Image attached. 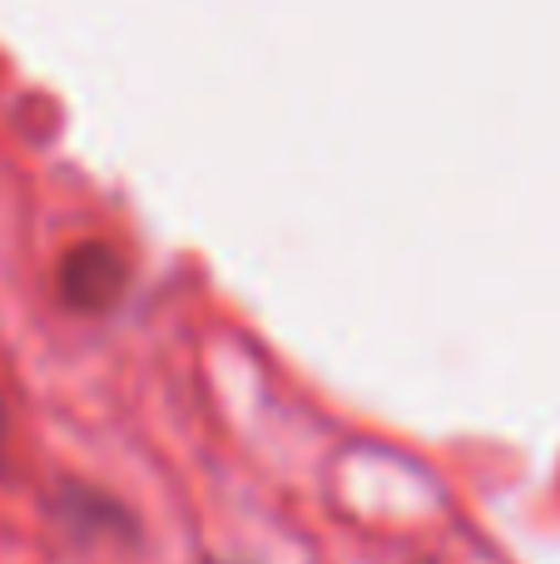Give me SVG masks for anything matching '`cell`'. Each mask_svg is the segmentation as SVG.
Instances as JSON below:
<instances>
[{
	"label": "cell",
	"mask_w": 560,
	"mask_h": 564,
	"mask_svg": "<svg viewBox=\"0 0 560 564\" xmlns=\"http://www.w3.org/2000/svg\"><path fill=\"white\" fill-rule=\"evenodd\" d=\"M0 441H6V406H0Z\"/></svg>",
	"instance_id": "cell-2"
},
{
	"label": "cell",
	"mask_w": 560,
	"mask_h": 564,
	"mask_svg": "<svg viewBox=\"0 0 560 564\" xmlns=\"http://www.w3.org/2000/svg\"><path fill=\"white\" fill-rule=\"evenodd\" d=\"M125 282H129L125 258L109 243L89 238V243L69 248L65 268H60V297L75 312H109L119 302V292H125Z\"/></svg>",
	"instance_id": "cell-1"
}]
</instances>
